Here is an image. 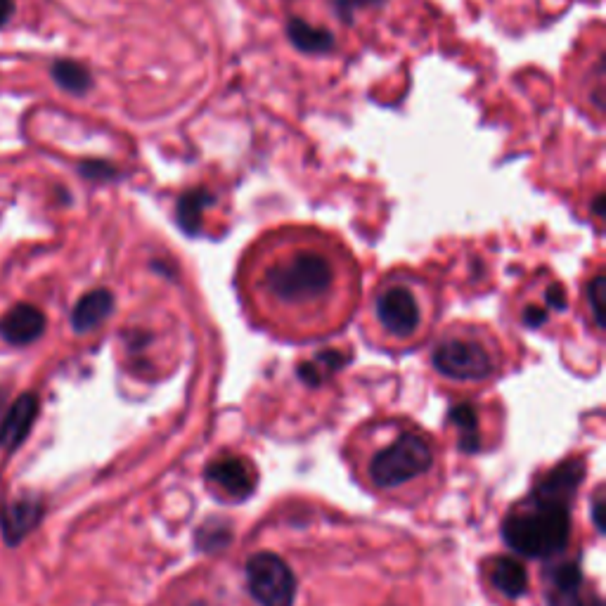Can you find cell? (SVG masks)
Wrapping results in <instances>:
<instances>
[{
  "label": "cell",
  "mask_w": 606,
  "mask_h": 606,
  "mask_svg": "<svg viewBox=\"0 0 606 606\" xmlns=\"http://www.w3.org/2000/svg\"><path fill=\"white\" fill-rule=\"evenodd\" d=\"M450 419H453L457 431H460V448L464 453L479 450V424H476V412L472 405H455L453 412H450Z\"/></svg>",
  "instance_id": "e0dca14e"
},
{
  "label": "cell",
  "mask_w": 606,
  "mask_h": 606,
  "mask_svg": "<svg viewBox=\"0 0 606 606\" xmlns=\"http://www.w3.org/2000/svg\"><path fill=\"white\" fill-rule=\"evenodd\" d=\"M43 517V502L36 498H17L0 507V528L5 543L19 545L38 526Z\"/></svg>",
  "instance_id": "9c48e42d"
},
{
  "label": "cell",
  "mask_w": 606,
  "mask_h": 606,
  "mask_svg": "<svg viewBox=\"0 0 606 606\" xmlns=\"http://www.w3.org/2000/svg\"><path fill=\"white\" fill-rule=\"evenodd\" d=\"M491 583L509 599H517L528 590V573L514 557H498L491 566Z\"/></svg>",
  "instance_id": "5bb4252c"
},
{
  "label": "cell",
  "mask_w": 606,
  "mask_h": 606,
  "mask_svg": "<svg viewBox=\"0 0 606 606\" xmlns=\"http://www.w3.org/2000/svg\"><path fill=\"white\" fill-rule=\"evenodd\" d=\"M214 202V195L206 192L204 188L188 190L185 195H180L176 204V221L183 228L185 235H197L202 230V216L204 209Z\"/></svg>",
  "instance_id": "9a60e30c"
},
{
  "label": "cell",
  "mask_w": 606,
  "mask_h": 606,
  "mask_svg": "<svg viewBox=\"0 0 606 606\" xmlns=\"http://www.w3.org/2000/svg\"><path fill=\"white\" fill-rule=\"evenodd\" d=\"M384 3V0H334V8H337L339 15H344L346 22H351L353 12L358 8H365V5H377Z\"/></svg>",
  "instance_id": "44dd1931"
},
{
  "label": "cell",
  "mask_w": 606,
  "mask_h": 606,
  "mask_svg": "<svg viewBox=\"0 0 606 606\" xmlns=\"http://www.w3.org/2000/svg\"><path fill=\"white\" fill-rule=\"evenodd\" d=\"M287 38L296 50H301V53L306 55H327L332 53L334 45H337V38H334L330 29L313 27V24H308L306 19L301 17L289 19Z\"/></svg>",
  "instance_id": "7c38bea8"
},
{
  "label": "cell",
  "mask_w": 606,
  "mask_h": 606,
  "mask_svg": "<svg viewBox=\"0 0 606 606\" xmlns=\"http://www.w3.org/2000/svg\"><path fill=\"white\" fill-rule=\"evenodd\" d=\"M550 606H604L602 599L597 595H590V592H585V580L578 585H566V588H557V585H552L550 592Z\"/></svg>",
  "instance_id": "ac0fdd59"
},
{
  "label": "cell",
  "mask_w": 606,
  "mask_h": 606,
  "mask_svg": "<svg viewBox=\"0 0 606 606\" xmlns=\"http://www.w3.org/2000/svg\"><path fill=\"white\" fill-rule=\"evenodd\" d=\"M547 320V315L543 311H538V308H531V311H526L524 322L531 327H540Z\"/></svg>",
  "instance_id": "cb8c5ba5"
},
{
  "label": "cell",
  "mask_w": 606,
  "mask_h": 606,
  "mask_svg": "<svg viewBox=\"0 0 606 606\" xmlns=\"http://www.w3.org/2000/svg\"><path fill=\"white\" fill-rule=\"evenodd\" d=\"M50 76L57 86L72 95H86L93 88V76H90L88 67L76 60H55L50 67Z\"/></svg>",
  "instance_id": "2e32d148"
},
{
  "label": "cell",
  "mask_w": 606,
  "mask_h": 606,
  "mask_svg": "<svg viewBox=\"0 0 606 606\" xmlns=\"http://www.w3.org/2000/svg\"><path fill=\"white\" fill-rule=\"evenodd\" d=\"M434 367L455 382H483L495 372L493 356L479 341L450 337L436 346Z\"/></svg>",
  "instance_id": "5b68a950"
},
{
  "label": "cell",
  "mask_w": 606,
  "mask_h": 606,
  "mask_svg": "<svg viewBox=\"0 0 606 606\" xmlns=\"http://www.w3.org/2000/svg\"><path fill=\"white\" fill-rule=\"evenodd\" d=\"M247 588L261 606H292L296 576L285 559L273 552H259L247 562Z\"/></svg>",
  "instance_id": "277c9868"
},
{
  "label": "cell",
  "mask_w": 606,
  "mask_h": 606,
  "mask_svg": "<svg viewBox=\"0 0 606 606\" xmlns=\"http://www.w3.org/2000/svg\"><path fill=\"white\" fill-rule=\"evenodd\" d=\"M263 292L285 311L320 306L334 287V268L318 251H296L263 273Z\"/></svg>",
  "instance_id": "7a4b0ae2"
},
{
  "label": "cell",
  "mask_w": 606,
  "mask_h": 606,
  "mask_svg": "<svg viewBox=\"0 0 606 606\" xmlns=\"http://www.w3.org/2000/svg\"><path fill=\"white\" fill-rule=\"evenodd\" d=\"M12 15H15V0H0V27H5Z\"/></svg>",
  "instance_id": "603a6c76"
},
{
  "label": "cell",
  "mask_w": 606,
  "mask_h": 606,
  "mask_svg": "<svg viewBox=\"0 0 606 606\" xmlns=\"http://www.w3.org/2000/svg\"><path fill=\"white\" fill-rule=\"evenodd\" d=\"M592 211H595L597 216H604V195H597L595 206H592Z\"/></svg>",
  "instance_id": "484cf974"
},
{
  "label": "cell",
  "mask_w": 606,
  "mask_h": 606,
  "mask_svg": "<svg viewBox=\"0 0 606 606\" xmlns=\"http://www.w3.org/2000/svg\"><path fill=\"white\" fill-rule=\"evenodd\" d=\"M588 301H590V308H592V318H595L599 330H604V327H606V320H604V313H606V280H604V275L592 277V282L588 285Z\"/></svg>",
  "instance_id": "d6986e66"
},
{
  "label": "cell",
  "mask_w": 606,
  "mask_h": 606,
  "mask_svg": "<svg viewBox=\"0 0 606 606\" xmlns=\"http://www.w3.org/2000/svg\"><path fill=\"white\" fill-rule=\"evenodd\" d=\"M431 467H434V450L429 438L419 431H401L389 446L375 453L367 472L375 486L391 491L422 479Z\"/></svg>",
  "instance_id": "3957f363"
},
{
  "label": "cell",
  "mask_w": 606,
  "mask_h": 606,
  "mask_svg": "<svg viewBox=\"0 0 606 606\" xmlns=\"http://www.w3.org/2000/svg\"><path fill=\"white\" fill-rule=\"evenodd\" d=\"M375 315L382 330L396 339H410L422 322V311H419L415 294L405 287L384 289L377 296Z\"/></svg>",
  "instance_id": "8992f818"
},
{
  "label": "cell",
  "mask_w": 606,
  "mask_h": 606,
  "mask_svg": "<svg viewBox=\"0 0 606 606\" xmlns=\"http://www.w3.org/2000/svg\"><path fill=\"white\" fill-rule=\"evenodd\" d=\"M602 509H604V500L597 498L595 505H592V521H595V526L599 531H604V517H602Z\"/></svg>",
  "instance_id": "d4e9b609"
},
{
  "label": "cell",
  "mask_w": 606,
  "mask_h": 606,
  "mask_svg": "<svg viewBox=\"0 0 606 606\" xmlns=\"http://www.w3.org/2000/svg\"><path fill=\"white\" fill-rule=\"evenodd\" d=\"M206 481L230 500H247L256 488L254 467L242 457H223L209 464L206 469Z\"/></svg>",
  "instance_id": "52a82bcc"
},
{
  "label": "cell",
  "mask_w": 606,
  "mask_h": 606,
  "mask_svg": "<svg viewBox=\"0 0 606 606\" xmlns=\"http://www.w3.org/2000/svg\"><path fill=\"white\" fill-rule=\"evenodd\" d=\"M505 543L521 557L552 559L566 550L571 535V514L566 502L535 498L512 512L502 524Z\"/></svg>",
  "instance_id": "6da1fadb"
},
{
  "label": "cell",
  "mask_w": 606,
  "mask_h": 606,
  "mask_svg": "<svg viewBox=\"0 0 606 606\" xmlns=\"http://www.w3.org/2000/svg\"><path fill=\"white\" fill-rule=\"evenodd\" d=\"M583 476H585L583 464L564 462V464H559L557 469H552V472L533 488L531 495H535V498L557 500V502H566V505H571L573 495H576Z\"/></svg>",
  "instance_id": "8fae6325"
},
{
  "label": "cell",
  "mask_w": 606,
  "mask_h": 606,
  "mask_svg": "<svg viewBox=\"0 0 606 606\" xmlns=\"http://www.w3.org/2000/svg\"><path fill=\"white\" fill-rule=\"evenodd\" d=\"M547 303H550L552 308H557V311H564L566 299H564L562 285H552L550 287V292H547Z\"/></svg>",
  "instance_id": "7402d4cb"
},
{
  "label": "cell",
  "mask_w": 606,
  "mask_h": 606,
  "mask_svg": "<svg viewBox=\"0 0 606 606\" xmlns=\"http://www.w3.org/2000/svg\"><path fill=\"white\" fill-rule=\"evenodd\" d=\"M45 332V315L31 303H17L0 318V337L12 346H29Z\"/></svg>",
  "instance_id": "ba28073f"
},
{
  "label": "cell",
  "mask_w": 606,
  "mask_h": 606,
  "mask_svg": "<svg viewBox=\"0 0 606 606\" xmlns=\"http://www.w3.org/2000/svg\"><path fill=\"white\" fill-rule=\"evenodd\" d=\"M114 308V296L107 289H95V292H88L86 296H81L79 303L74 306L72 313V327L79 334H86L95 327L102 325L109 318Z\"/></svg>",
  "instance_id": "4fadbf2b"
},
{
  "label": "cell",
  "mask_w": 606,
  "mask_h": 606,
  "mask_svg": "<svg viewBox=\"0 0 606 606\" xmlns=\"http://www.w3.org/2000/svg\"><path fill=\"white\" fill-rule=\"evenodd\" d=\"M79 173L83 178L95 180V183H105V180L119 178V169L102 159H86L79 164Z\"/></svg>",
  "instance_id": "ffe728a7"
},
{
  "label": "cell",
  "mask_w": 606,
  "mask_h": 606,
  "mask_svg": "<svg viewBox=\"0 0 606 606\" xmlns=\"http://www.w3.org/2000/svg\"><path fill=\"white\" fill-rule=\"evenodd\" d=\"M38 417V396L36 393H22L15 403L10 405L5 417L0 419V446L5 450H17L24 438L29 436Z\"/></svg>",
  "instance_id": "30bf717a"
}]
</instances>
